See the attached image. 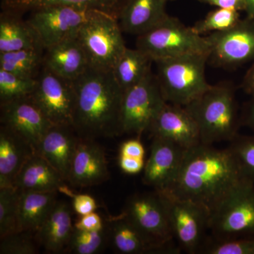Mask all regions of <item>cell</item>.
<instances>
[{
    "instance_id": "cell-1",
    "label": "cell",
    "mask_w": 254,
    "mask_h": 254,
    "mask_svg": "<svg viewBox=\"0 0 254 254\" xmlns=\"http://www.w3.org/2000/svg\"><path fill=\"white\" fill-rule=\"evenodd\" d=\"M228 148L202 144L187 149L181 168L167 190L172 194L204 205L212 210L242 182Z\"/></svg>"
},
{
    "instance_id": "cell-2",
    "label": "cell",
    "mask_w": 254,
    "mask_h": 254,
    "mask_svg": "<svg viewBox=\"0 0 254 254\" xmlns=\"http://www.w3.org/2000/svg\"><path fill=\"white\" fill-rule=\"evenodd\" d=\"M73 83L76 106L73 128L78 136L95 140L123 133L122 106L125 91L113 71L88 67Z\"/></svg>"
},
{
    "instance_id": "cell-3",
    "label": "cell",
    "mask_w": 254,
    "mask_h": 254,
    "mask_svg": "<svg viewBox=\"0 0 254 254\" xmlns=\"http://www.w3.org/2000/svg\"><path fill=\"white\" fill-rule=\"evenodd\" d=\"M185 108L197 124L202 144L232 141L237 136L240 120L231 87L212 86Z\"/></svg>"
},
{
    "instance_id": "cell-4",
    "label": "cell",
    "mask_w": 254,
    "mask_h": 254,
    "mask_svg": "<svg viewBox=\"0 0 254 254\" xmlns=\"http://www.w3.org/2000/svg\"><path fill=\"white\" fill-rule=\"evenodd\" d=\"M209 55L192 54L155 60L156 77L164 99L185 107L211 87L205 78Z\"/></svg>"
},
{
    "instance_id": "cell-5",
    "label": "cell",
    "mask_w": 254,
    "mask_h": 254,
    "mask_svg": "<svg viewBox=\"0 0 254 254\" xmlns=\"http://www.w3.org/2000/svg\"><path fill=\"white\" fill-rule=\"evenodd\" d=\"M136 48L149 55L153 62L186 55L210 56V53L208 37L200 36L170 15L154 28L138 36Z\"/></svg>"
},
{
    "instance_id": "cell-6",
    "label": "cell",
    "mask_w": 254,
    "mask_h": 254,
    "mask_svg": "<svg viewBox=\"0 0 254 254\" xmlns=\"http://www.w3.org/2000/svg\"><path fill=\"white\" fill-rule=\"evenodd\" d=\"M215 240L254 237V183L243 181L210 212Z\"/></svg>"
},
{
    "instance_id": "cell-7",
    "label": "cell",
    "mask_w": 254,
    "mask_h": 254,
    "mask_svg": "<svg viewBox=\"0 0 254 254\" xmlns=\"http://www.w3.org/2000/svg\"><path fill=\"white\" fill-rule=\"evenodd\" d=\"M123 31L117 18L98 12L78 32L89 67L100 71H113L127 47Z\"/></svg>"
},
{
    "instance_id": "cell-8",
    "label": "cell",
    "mask_w": 254,
    "mask_h": 254,
    "mask_svg": "<svg viewBox=\"0 0 254 254\" xmlns=\"http://www.w3.org/2000/svg\"><path fill=\"white\" fill-rule=\"evenodd\" d=\"M155 190L163 200L174 240L179 248L190 254L200 252L205 242V231L209 230L210 210L167 190Z\"/></svg>"
},
{
    "instance_id": "cell-9",
    "label": "cell",
    "mask_w": 254,
    "mask_h": 254,
    "mask_svg": "<svg viewBox=\"0 0 254 254\" xmlns=\"http://www.w3.org/2000/svg\"><path fill=\"white\" fill-rule=\"evenodd\" d=\"M166 103L156 75L151 71L141 82L124 92L122 106L123 133L139 136L148 131L153 120Z\"/></svg>"
},
{
    "instance_id": "cell-10",
    "label": "cell",
    "mask_w": 254,
    "mask_h": 254,
    "mask_svg": "<svg viewBox=\"0 0 254 254\" xmlns=\"http://www.w3.org/2000/svg\"><path fill=\"white\" fill-rule=\"evenodd\" d=\"M31 95L53 125L73 127L76 91L71 80L61 77L43 66Z\"/></svg>"
},
{
    "instance_id": "cell-11",
    "label": "cell",
    "mask_w": 254,
    "mask_h": 254,
    "mask_svg": "<svg viewBox=\"0 0 254 254\" xmlns=\"http://www.w3.org/2000/svg\"><path fill=\"white\" fill-rule=\"evenodd\" d=\"M100 11L68 5H54L31 11L28 22L45 48L77 37L82 26Z\"/></svg>"
},
{
    "instance_id": "cell-12",
    "label": "cell",
    "mask_w": 254,
    "mask_h": 254,
    "mask_svg": "<svg viewBox=\"0 0 254 254\" xmlns=\"http://www.w3.org/2000/svg\"><path fill=\"white\" fill-rule=\"evenodd\" d=\"M209 60L218 66H236L254 61V21L248 17L227 31L210 33Z\"/></svg>"
},
{
    "instance_id": "cell-13",
    "label": "cell",
    "mask_w": 254,
    "mask_h": 254,
    "mask_svg": "<svg viewBox=\"0 0 254 254\" xmlns=\"http://www.w3.org/2000/svg\"><path fill=\"white\" fill-rule=\"evenodd\" d=\"M123 213L155 242L173 245V232L166 209L156 190L133 195L127 200Z\"/></svg>"
},
{
    "instance_id": "cell-14",
    "label": "cell",
    "mask_w": 254,
    "mask_h": 254,
    "mask_svg": "<svg viewBox=\"0 0 254 254\" xmlns=\"http://www.w3.org/2000/svg\"><path fill=\"white\" fill-rule=\"evenodd\" d=\"M0 121L31 144L35 152L53 126L31 95L0 105Z\"/></svg>"
},
{
    "instance_id": "cell-15",
    "label": "cell",
    "mask_w": 254,
    "mask_h": 254,
    "mask_svg": "<svg viewBox=\"0 0 254 254\" xmlns=\"http://www.w3.org/2000/svg\"><path fill=\"white\" fill-rule=\"evenodd\" d=\"M153 138L150 157L143 168V182L155 190H165L176 178L187 149L170 140Z\"/></svg>"
},
{
    "instance_id": "cell-16",
    "label": "cell",
    "mask_w": 254,
    "mask_h": 254,
    "mask_svg": "<svg viewBox=\"0 0 254 254\" xmlns=\"http://www.w3.org/2000/svg\"><path fill=\"white\" fill-rule=\"evenodd\" d=\"M108 240L114 250L122 254H178L180 249L173 245H160L122 213L108 219L106 224Z\"/></svg>"
},
{
    "instance_id": "cell-17",
    "label": "cell",
    "mask_w": 254,
    "mask_h": 254,
    "mask_svg": "<svg viewBox=\"0 0 254 254\" xmlns=\"http://www.w3.org/2000/svg\"><path fill=\"white\" fill-rule=\"evenodd\" d=\"M153 137L170 140L186 149L199 145V131L194 119L186 108L166 103L150 125Z\"/></svg>"
},
{
    "instance_id": "cell-18",
    "label": "cell",
    "mask_w": 254,
    "mask_h": 254,
    "mask_svg": "<svg viewBox=\"0 0 254 254\" xmlns=\"http://www.w3.org/2000/svg\"><path fill=\"white\" fill-rule=\"evenodd\" d=\"M110 178L103 148L94 140L79 138L67 182L73 187L100 185Z\"/></svg>"
},
{
    "instance_id": "cell-19",
    "label": "cell",
    "mask_w": 254,
    "mask_h": 254,
    "mask_svg": "<svg viewBox=\"0 0 254 254\" xmlns=\"http://www.w3.org/2000/svg\"><path fill=\"white\" fill-rule=\"evenodd\" d=\"M78 139L72 127L53 125L43 137L36 153L67 182Z\"/></svg>"
},
{
    "instance_id": "cell-20",
    "label": "cell",
    "mask_w": 254,
    "mask_h": 254,
    "mask_svg": "<svg viewBox=\"0 0 254 254\" xmlns=\"http://www.w3.org/2000/svg\"><path fill=\"white\" fill-rule=\"evenodd\" d=\"M43 66L71 81L79 77L89 67L86 53L77 37L46 48Z\"/></svg>"
},
{
    "instance_id": "cell-21",
    "label": "cell",
    "mask_w": 254,
    "mask_h": 254,
    "mask_svg": "<svg viewBox=\"0 0 254 254\" xmlns=\"http://www.w3.org/2000/svg\"><path fill=\"white\" fill-rule=\"evenodd\" d=\"M168 1L127 0L119 16L122 31L139 36L153 29L168 17Z\"/></svg>"
},
{
    "instance_id": "cell-22",
    "label": "cell",
    "mask_w": 254,
    "mask_h": 254,
    "mask_svg": "<svg viewBox=\"0 0 254 254\" xmlns=\"http://www.w3.org/2000/svg\"><path fill=\"white\" fill-rule=\"evenodd\" d=\"M33 147L8 127L0 128V188L14 187L18 174L33 153Z\"/></svg>"
},
{
    "instance_id": "cell-23",
    "label": "cell",
    "mask_w": 254,
    "mask_h": 254,
    "mask_svg": "<svg viewBox=\"0 0 254 254\" xmlns=\"http://www.w3.org/2000/svg\"><path fill=\"white\" fill-rule=\"evenodd\" d=\"M64 180L48 161L34 153L26 160L14 182V187L21 190L65 193L68 190Z\"/></svg>"
},
{
    "instance_id": "cell-24",
    "label": "cell",
    "mask_w": 254,
    "mask_h": 254,
    "mask_svg": "<svg viewBox=\"0 0 254 254\" xmlns=\"http://www.w3.org/2000/svg\"><path fill=\"white\" fill-rule=\"evenodd\" d=\"M74 230L69 205L58 201L46 220L36 232V239L47 252L60 253L66 251Z\"/></svg>"
},
{
    "instance_id": "cell-25",
    "label": "cell",
    "mask_w": 254,
    "mask_h": 254,
    "mask_svg": "<svg viewBox=\"0 0 254 254\" xmlns=\"http://www.w3.org/2000/svg\"><path fill=\"white\" fill-rule=\"evenodd\" d=\"M10 10L0 14V53L27 48H45L41 38L28 20Z\"/></svg>"
},
{
    "instance_id": "cell-26",
    "label": "cell",
    "mask_w": 254,
    "mask_h": 254,
    "mask_svg": "<svg viewBox=\"0 0 254 254\" xmlns=\"http://www.w3.org/2000/svg\"><path fill=\"white\" fill-rule=\"evenodd\" d=\"M57 192L21 190L18 200V232H36L56 203Z\"/></svg>"
},
{
    "instance_id": "cell-27",
    "label": "cell",
    "mask_w": 254,
    "mask_h": 254,
    "mask_svg": "<svg viewBox=\"0 0 254 254\" xmlns=\"http://www.w3.org/2000/svg\"><path fill=\"white\" fill-rule=\"evenodd\" d=\"M127 0H1V10H10L23 14L33 10L54 6H77L110 15L119 19Z\"/></svg>"
},
{
    "instance_id": "cell-28",
    "label": "cell",
    "mask_w": 254,
    "mask_h": 254,
    "mask_svg": "<svg viewBox=\"0 0 254 254\" xmlns=\"http://www.w3.org/2000/svg\"><path fill=\"white\" fill-rule=\"evenodd\" d=\"M153 59L142 50L126 48L113 69L114 76L124 91L131 88L151 71Z\"/></svg>"
},
{
    "instance_id": "cell-29",
    "label": "cell",
    "mask_w": 254,
    "mask_h": 254,
    "mask_svg": "<svg viewBox=\"0 0 254 254\" xmlns=\"http://www.w3.org/2000/svg\"><path fill=\"white\" fill-rule=\"evenodd\" d=\"M46 48H27L0 53V69L21 77L37 78L44 64Z\"/></svg>"
},
{
    "instance_id": "cell-30",
    "label": "cell",
    "mask_w": 254,
    "mask_h": 254,
    "mask_svg": "<svg viewBox=\"0 0 254 254\" xmlns=\"http://www.w3.org/2000/svg\"><path fill=\"white\" fill-rule=\"evenodd\" d=\"M21 190L0 188V238L18 232V210Z\"/></svg>"
},
{
    "instance_id": "cell-31",
    "label": "cell",
    "mask_w": 254,
    "mask_h": 254,
    "mask_svg": "<svg viewBox=\"0 0 254 254\" xmlns=\"http://www.w3.org/2000/svg\"><path fill=\"white\" fill-rule=\"evenodd\" d=\"M36 78L21 77L0 69V105L29 96L36 86Z\"/></svg>"
},
{
    "instance_id": "cell-32",
    "label": "cell",
    "mask_w": 254,
    "mask_h": 254,
    "mask_svg": "<svg viewBox=\"0 0 254 254\" xmlns=\"http://www.w3.org/2000/svg\"><path fill=\"white\" fill-rule=\"evenodd\" d=\"M240 11L232 9H218L210 11L203 19L191 26L200 36L208 33H216L230 29L240 21Z\"/></svg>"
},
{
    "instance_id": "cell-33",
    "label": "cell",
    "mask_w": 254,
    "mask_h": 254,
    "mask_svg": "<svg viewBox=\"0 0 254 254\" xmlns=\"http://www.w3.org/2000/svg\"><path fill=\"white\" fill-rule=\"evenodd\" d=\"M108 240V230L86 231L74 228L66 250L75 254H94L103 250Z\"/></svg>"
},
{
    "instance_id": "cell-34",
    "label": "cell",
    "mask_w": 254,
    "mask_h": 254,
    "mask_svg": "<svg viewBox=\"0 0 254 254\" xmlns=\"http://www.w3.org/2000/svg\"><path fill=\"white\" fill-rule=\"evenodd\" d=\"M228 148L244 180L254 183V136L237 135Z\"/></svg>"
},
{
    "instance_id": "cell-35",
    "label": "cell",
    "mask_w": 254,
    "mask_h": 254,
    "mask_svg": "<svg viewBox=\"0 0 254 254\" xmlns=\"http://www.w3.org/2000/svg\"><path fill=\"white\" fill-rule=\"evenodd\" d=\"M200 253L207 254H254V237L213 241L203 244Z\"/></svg>"
},
{
    "instance_id": "cell-36",
    "label": "cell",
    "mask_w": 254,
    "mask_h": 254,
    "mask_svg": "<svg viewBox=\"0 0 254 254\" xmlns=\"http://www.w3.org/2000/svg\"><path fill=\"white\" fill-rule=\"evenodd\" d=\"M31 232H19L1 238L0 254H35L38 252Z\"/></svg>"
},
{
    "instance_id": "cell-37",
    "label": "cell",
    "mask_w": 254,
    "mask_h": 254,
    "mask_svg": "<svg viewBox=\"0 0 254 254\" xmlns=\"http://www.w3.org/2000/svg\"><path fill=\"white\" fill-rule=\"evenodd\" d=\"M105 225L99 214L93 213L81 215L75 222L74 228L86 231H99L104 229Z\"/></svg>"
},
{
    "instance_id": "cell-38",
    "label": "cell",
    "mask_w": 254,
    "mask_h": 254,
    "mask_svg": "<svg viewBox=\"0 0 254 254\" xmlns=\"http://www.w3.org/2000/svg\"><path fill=\"white\" fill-rule=\"evenodd\" d=\"M73 208L76 213L81 215L95 212L97 203L95 198L88 194H74L73 195Z\"/></svg>"
},
{
    "instance_id": "cell-39",
    "label": "cell",
    "mask_w": 254,
    "mask_h": 254,
    "mask_svg": "<svg viewBox=\"0 0 254 254\" xmlns=\"http://www.w3.org/2000/svg\"><path fill=\"white\" fill-rule=\"evenodd\" d=\"M119 164L124 173L135 175L139 173L145 167L144 158H133L120 155Z\"/></svg>"
},
{
    "instance_id": "cell-40",
    "label": "cell",
    "mask_w": 254,
    "mask_h": 254,
    "mask_svg": "<svg viewBox=\"0 0 254 254\" xmlns=\"http://www.w3.org/2000/svg\"><path fill=\"white\" fill-rule=\"evenodd\" d=\"M120 155L133 158H144V147L138 138L128 140L122 144Z\"/></svg>"
},
{
    "instance_id": "cell-41",
    "label": "cell",
    "mask_w": 254,
    "mask_h": 254,
    "mask_svg": "<svg viewBox=\"0 0 254 254\" xmlns=\"http://www.w3.org/2000/svg\"><path fill=\"white\" fill-rule=\"evenodd\" d=\"M200 2L215 6L218 8L232 9L237 11H245V0H198Z\"/></svg>"
},
{
    "instance_id": "cell-42",
    "label": "cell",
    "mask_w": 254,
    "mask_h": 254,
    "mask_svg": "<svg viewBox=\"0 0 254 254\" xmlns=\"http://www.w3.org/2000/svg\"><path fill=\"white\" fill-rule=\"evenodd\" d=\"M242 88L246 93L252 95L254 93V63L246 73L244 78Z\"/></svg>"
},
{
    "instance_id": "cell-43",
    "label": "cell",
    "mask_w": 254,
    "mask_h": 254,
    "mask_svg": "<svg viewBox=\"0 0 254 254\" xmlns=\"http://www.w3.org/2000/svg\"><path fill=\"white\" fill-rule=\"evenodd\" d=\"M251 95H252V98L247 105L243 122L245 125L254 131V93Z\"/></svg>"
},
{
    "instance_id": "cell-44",
    "label": "cell",
    "mask_w": 254,
    "mask_h": 254,
    "mask_svg": "<svg viewBox=\"0 0 254 254\" xmlns=\"http://www.w3.org/2000/svg\"><path fill=\"white\" fill-rule=\"evenodd\" d=\"M245 9L247 17L254 21V0H245Z\"/></svg>"
},
{
    "instance_id": "cell-45",
    "label": "cell",
    "mask_w": 254,
    "mask_h": 254,
    "mask_svg": "<svg viewBox=\"0 0 254 254\" xmlns=\"http://www.w3.org/2000/svg\"><path fill=\"white\" fill-rule=\"evenodd\" d=\"M169 1H173V0H169Z\"/></svg>"
}]
</instances>
